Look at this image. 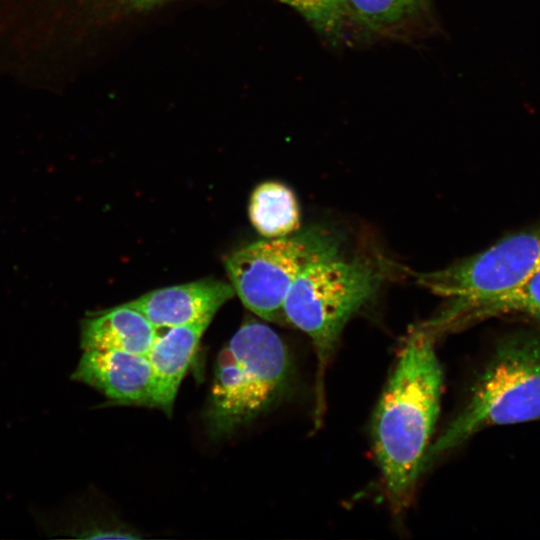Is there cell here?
Returning a JSON list of instances; mask_svg holds the SVG:
<instances>
[{"instance_id":"cell-12","label":"cell","mask_w":540,"mask_h":540,"mask_svg":"<svg viewBox=\"0 0 540 540\" xmlns=\"http://www.w3.org/2000/svg\"><path fill=\"white\" fill-rule=\"evenodd\" d=\"M249 217L267 238L285 237L299 228L298 203L290 188L279 182L258 185L250 198Z\"/></svg>"},{"instance_id":"cell-4","label":"cell","mask_w":540,"mask_h":540,"mask_svg":"<svg viewBox=\"0 0 540 540\" xmlns=\"http://www.w3.org/2000/svg\"><path fill=\"white\" fill-rule=\"evenodd\" d=\"M290 356L280 336L268 325L242 324L216 361L206 412L213 435H226L265 412L284 392Z\"/></svg>"},{"instance_id":"cell-8","label":"cell","mask_w":540,"mask_h":540,"mask_svg":"<svg viewBox=\"0 0 540 540\" xmlns=\"http://www.w3.org/2000/svg\"><path fill=\"white\" fill-rule=\"evenodd\" d=\"M235 294L232 285L204 279L153 290L127 304L157 328H171L212 319Z\"/></svg>"},{"instance_id":"cell-6","label":"cell","mask_w":540,"mask_h":540,"mask_svg":"<svg viewBox=\"0 0 540 540\" xmlns=\"http://www.w3.org/2000/svg\"><path fill=\"white\" fill-rule=\"evenodd\" d=\"M539 269L537 225L445 269L415 276L419 285L448 299L438 316H449L517 287Z\"/></svg>"},{"instance_id":"cell-11","label":"cell","mask_w":540,"mask_h":540,"mask_svg":"<svg viewBox=\"0 0 540 540\" xmlns=\"http://www.w3.org/2000/svg\"><path fill=\"white\" fill-rule=\"evenodd\" d=\"M520 314L540 318V269L517 287L449 316H436L427 325L438 336L490 317Z\"/></svg>"},{"instance_id":"cell-15","label":"cell","mask_w":540,"mask_h":540,"mask_svg":"<svg viewBox=\"0 0 540 540\" xmlns=\"http://www.w3.org/2000/svg\"><path fill=\"white\" fill-rule=\"evenodd\" d=\"M128 9L142 11L151 9L167 0H119Z\"/></svg>"},{"instance_id":"cell-7","label":"cell","mask_w":540,"mask_h":540,"mask_svg":"<svg viewBox=\"0 0 540 540\" xmlns=\"http://www.w3.org/2000/svg\"><path fill=\"white\" fill-rule=\"evenodd\" d=\"M72 379L89 385L111 403L153 405V372L146 355L121 350L84 349Z\"/></svg>"},{"instance_id":"cell-13","label":"cell","mask_w":540,"mask_h":540,"mask_svg":"<svg viewBox=\"0 0 540 540\" xmlns=\"http://www.w3.org/2000/svg\"><path fill=\"white\" fill-rule=\"evenodd\" d=\"M424 0H344L346 16L373 31L399 25L415 15Z\"/></svg>"},{"instance_id":"cell-3","label":"cell","mask_w":540,"mask_h":540,"mask_svg":"<svg viewBox=\"0 0 540 540\" xmlns=\"http://www.w3.org/2000/svg\"><path fill=\"white\" fill-rule=\"evenodd\" d=\"M540 418V331H521L501 339L475 383L469 400L433 445V460L484 428Z\"/></svg>"},{"instance_id":"cell-1","label":"cell","mask_w":540,"mask_h":540,"mask_svg":"<svg viewBox=\"0 0 540 540\" xmlns=\"http://www.w3.org/2000/svg\"><path fill=\"white\" fill-rule=\"evenodd\" d=\"M423 324L406 336L372 420V441L391 507H409L439 414L443 372Z\"/></svg>"},{"instance_id":"cell-5","label":"cell","mask_w":540,"mask_h":540,"mask_svg":"<svg viewBox=\"0 0 540 540\" xmlns=\"http://www.w3.org/2000/svg\"><path fill=\"white\" fill-rule=\"evenodd\" d=\"M335 235L311 228L294 237L262 240L231 253L225 260L231 285L244 306L269 322H287L286 295L310 263L339 254Z\"/></svg>"},{"instance_id":"cell-10","label":"cell","mask_w":540,"mask_h":540,"mask_svg":"<svg viewBox=\"0 0 540 540\" xmlns=\"http://www.w3.org/2000/svg\"><path fill=\"white\" fill-rule=\"evenodd\" d=\"M158 329L139 310L127 303L86 317L81 323V349L149 353Z\"/></svg>"},{"instance_id":"cell-2","label":"cell","mask_w":540,"mask_h":540,"mask_svg":"<svg viewBox=\"0 0 540 540\" xmlns=\"http://www.w3.org/2000/svg\"><path fill=\"white\" fill-rule=\"evenodd\" d=\"M384 268L368 258L341 259L339 254L306 266L285 301L287 323L312 340L317 356L315 421L324 412V374L347 321L377 292Z\"/></svg>"},{"instance_id":"cell-9","label":"cell","mask_w":540,"mask_h":540,"mask_svg":"<svg viewBox=\"0 0 540 540\" xmlns=\"http://www.w3.org/2000/svg\"><path fill=\"white\" fill-rule=\"evenodd\" d=\"M212 319L167 328L147 354L153 372V405L171 414L174 401L201 337Z\"/></svg>"},{"instance_id":"cell-14","label":"cell","mask_w":540,"mask_h":540,"mask_svg":"<svg viewBox=\"0 0 540 540\" xmlns=\"http://www.w3.org/2000/svg\"><path fill=\"white\" fill-rule=\"evenodd\" d=\"M299 12L317 30L337 35L346 17L344 0H279Z\"/></svg>"}]
</instances>
